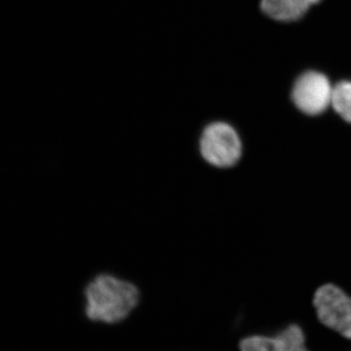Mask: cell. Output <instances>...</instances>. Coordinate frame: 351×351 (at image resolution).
I'll return each instance as SVG.
<instances>
[{"mask_svg":"<svg viewBox=\"0 0 351 351\" xmlns=\"http://www.w3.org/2000/svg\"><path fill=\"white\" fill-rule=\"evenodd\" d=\"M142 291L130 279L104 271L95 276L83 290L85 316L93 322L117 324L140 306Z\"/></svg>","mask_w":351,"mask_h":351,"instance_id":"6da1fadb","label":"cell"},{"mask_svg":"<svg viewBox=\"0 0 351 351\" xmlns=\"http://www.w3.org/2000/svg\"><path fill=\"white\" fill-rule=\"evenodd\" d=\"M197 149L208 166L219 171L234 169L244 156L241 135L223 119H212L203 125L198 135Z\"/></svg>","mask_w":351,"mask_h":351,"instance_id":"7a4b0ae2","label":"cell"},{"mask_svg":"<svg viewBox=\"0 0 351 351\" xmlns=\"http://www.w3.org/2000/svg\"><path fill=\"white\" fill-rule=\"evenodd\" d=\"M313 304L320 322L351 339V297L335 284H325L316 290Z\"/></svg>","mask_w":351,"mask_h":351,"instance_id":"3957f363","label":"cell"},{"mask_svg":"<svg viewBox=\"0 0 351 351\" xmlns=\"http://www.w3.org/2000/svg\"><path fill=\"white\" fill-rule=\"evenodd\" d=\"M332 87L326 75L306 71L295 82L292 100L298 110L311 117L319 115L331 106Z\"/></svg>","mask_w":351,"mask_h":351,"instance_id":"277c9868","label":"cell"},{"mask_svg":"<svg viewBox=\"0 0 351 351\" xmlns=\"http://www.w3.org/2000/svg\"><path fill=\"white\" fill-rule=\"evenodd\" d=\"M320 0H261V9L271 19L291 22L302 18Z\"/></svg>","mask_w":351,"mask_h":351,"instance_id":"5b68a950","label":"cell"},{"mask_svg":"<svg viewBox=\"0 0 351 351\" xmlns=\"http://www.w3.org/2000/svg\"><path fill=\"white\" fill-rule=\"evenodd\" d=\"M269 351H309L302 328L290 325L276 337H270Z\"/></svg>","mask_w":351,"mask_h":351,"instance_id":"8992f818","label":"cell"},{"mask_svg":"<svg viewBox=\"0 0 351 351\" xmlns=\"http://www.w3.org/2000/svg\"><path fill=\"white\" fill-rule=\"evenodd\" d=\"M331 106L341 119L351 124V82H341L332 87Z\"/></svg>","mask_w":351,"mask_h":351,"instance_id":"52a82bcc","label":"cell"},{"mask_svg":"<svg viewBox=\"0 0 351 351\" xmlns=\"http://www.w3.org/2000/svg\"><path fill=\"white\" fill-rule=\"evenodd\" d=\"M270 337L252 336L242 339L240 343L241 351H269Z\"/></svg>","mask_w":351,"mask_h":351,"instance_id":"ba28073f","label":"cell"}]
</instances>
